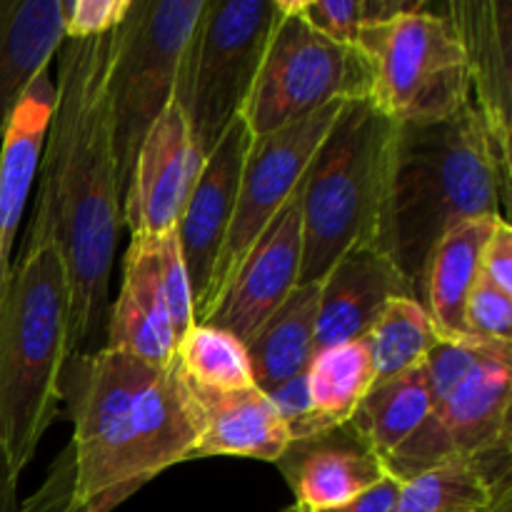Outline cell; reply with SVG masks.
Listing matches in <instances>:
<instances>
[{
	"mask_svg": "<svg viewBox=\"0 0 512 512\" xmlns=\"http://www.w3.org/2000/svg\"><path fill=\"white\" fill-rule=\"evenodd\" d=\"M113 33L63 38L55 103L38 163V193L25 243H53L70 285V355L105 340L110 273L123 228L108 73Z\"/></svg>",
	"mask_w": 512,
	"mask_h": 512,
	"instance_id": "1",
	"label": "cell"
},
{
	"mask_svg": "<svg viewBox=\"0 0 512 512\" xmlns=\"http://www.w3.org/2000/svg\"><path fill=\"white\" fill-rule=\"evenodd\" d=\"M73 418V500L113 510L148 480L193 460L200 423L178 360L145 363L120 350L73 353L63 370Z\"/></svg>",
	"mask_w": 512,
	"mask_h": 512,
	"instance_id": "2",
	"label": "cell"
},
{
	"mask_svg": "<svg viewBox=\"0 0 512 512\" xmlns=\"http://www.w3.org/2000/svg\"><path fill=\"white\" fill-rule=\"evenodd\" d=\"M503 183L473 105L438 123H398L375 248L395 265L423 303L435 245L473 218H505Z\"/></svg>",
	"mask_w": 512,
	"mask_h": 512,
	"instance_id": "3",
	"label": "cell"
},
{
	"mask_svg": "<svg viewBox=\"0 0 512 512\" xmlns=\"http://www.w3.org/2000/svg\"><path fill=\"white\" fill-rule=\"evenodd\" d=\"M70 285L53 243H25L0 305V445L20 478L63 403Z\"/></svg>",
	"mask_w": 512,
	"mask_h": 512,
	"instance_id": "4",
	"label": "cell"
},
{
	"mask_svg": "<svg viewBox=\"0 0 512 512\" xmlns=\"http://www.w3.org/2000/svg\"><path fill=\"white\" fill-rule=\"evenodd\" d=\"M395 120L370 98L345 100L300 183V285L320 283L360 245H375Z\"/></svg>",
	"mask_w": 512,
	"mask_h": 512,
	"instance_id": "5",
	"label": "cell"
},
{
	"mask_svg": "<svg viewBox=\"0 0 512 512\" xmlns=\"http://www.w3.org/2000/svg\"><path fill=\"white\" fill-rule=\"evenodd\" d=\"M280 15V0H205L173 95L203 155L243 113Z\"/></svg>",
	"mask_w": 512,
	"mask_h": 512,
	"instance_id": "6",
	"label": "cell"
},
{
	"mask_svg": "<svg viewBox=\"0 0 512 512\" xmlns=\"http://www.w3.org/2000/svg\"><path fill=\"white\" fill-rule=\"evenodd\" d=\"M205 0H130L113 30L108 100L120 200L145 135L173 103L185 43Z\"/></svg>",
	"mask_w": 512,
	"mask_h": 512,
	"instance_id": "7",
	"label": "cell"
},
{
	"mask_svg": "<svg viewBox=\"0 0 512 512\" xmlns=\"http://www.w3.org/2000/svg\"><path fill=\"white\" fill-rule=\"evenodd\" d=\"M355 50L368 63V98L395 123H438L470 105L463 40L428 3L365 30Z\"/></svg>",
	"mask_w": 512,
	"mask_h": 512,
	"instance_id": "8",
	"label": "cell"
},
{
	"mask_svg": "<svg viewBox=\"0 0 512 512\" xmlns=\"http://www.w3.org/2000/svg\"><path fill=\"white\" fill-rule=\"evenodd\" d=\"M512 343L495 348L425 423L383 460L390 478L408 483L455 460H473L493 488L512 483Z\"/></svg>",
	"mask_w": 512,
	"mask_h": 512,
	"instance_id": "9",
	"label": "cell"
},
{
	"mask_svg": "<svg viewBox=\"0 0 512 512\" xmlns=\"http://www.w3.org/2000/svg\"><path fill=\"white\" fill-rule=\"evenodd\" d=\"M278 25L265 48L243 108L250 135L275 133L340 100L368 98V63L355 48L333 43L280 0Z\"/></svg>",
	"mask_w": 512,
	"mask_h": 512,
	"instance_id": "10",
	"label": "cell"
},
{
	"mask_svg": "<svg viewBox=\"0 0 512 512\" xmlns=\"http://www.w3.org/2000/svg\"><path fill=\"white\" fill-rule=\"evenodd\" d=\"M343 105L345 100H340V103L328 105V108L318 110V113L308 115L298 123H290L275 133L253 138L248 155H245L228 235H225L223 250H220L208 285V295H205V303L195 323H203L208 318L210 310L215 308L220 295L233 280V275L238 273L245 255L253 250L260 235L275 220V215L285 208V203L300 188L315 150L320 148L325 133L335 123Z\"/></svg>",
	"mask_w": 512,
	"mask_h": 512,
	"instance_id": "11",
	"label": "cell"
},
{
	"mask_svg": "<svg viewBox=\"0 0 512 512\" xmlns=\"http://www.w3.org/2000/svg\"><path fill=\"white\" fill-rule=\"evenodd\" d=\"M440 13L448 15L463 40L470 70V105L483 123L500 178L510 188L512 3L508 0H448Z\"/></svg>",
	"mask_w": 512,
	"mask_h": 512,
	"instance_id": "12",
	"label": "cell"
},
{
	"mask_svg": "<svg viewBox=\"0 0 512 512\" xmlns=\"http://www.w3.org/2000/svg\"><path fill=\"white\" fill-rule=\"evenodd\" d=\"M303 268V215L300 188L275 215L258 243L253 245L238 273L208 318L198 325H213L248 343L250 335L288 300L300 285Z\"/></svg>",
	"mask_w": 512,
	"mask_h": 512,
	"instance_id": "13",
	"label": "cell"
},
{
	"mask_svg": "<svg viewBox=\"0 0 512 512\" xmlns=\"http://www.w3.org/2000/svg\"><path fill=\"white\" fill-rule=\"evenodd\" d=\"M203 163L205 155L173 100L145 135L123 195V223L130 235H163L178 228Z\"/></svg>",
	"mask_w": 512,
	"mask_h": 512,
	"instance_id": "14",
	"label": "cell"
},
{
	"mask_svg": "<svg viewBox=\"0 0 512 512\" xmlns=\"http://www.w3.org/2000/svg\"><path fill=\"white\" fill-rule=\"evenodd\" d=\"M250 143H253V135L245 125L243 115H238L230 128L220 135L215 148L205 155L203 170L195 180L193 193H190L178 228H175L185 270H188L195 318L205 303L215 263H218L225 235H228Z\"/></svg>",
	"mask_w": 512,
	"mask_h": 512,
	"instance_id": "15",
	"label": "cell"
},
{
	"mask_svg": "<svg viewBox=\"0 0 512 512\" xmlns=\"http://www.w3.org/2000/svg\"><path fill=\"white\" fill-rule=\"evenodd\" d=\"M275 465L293 493V508L300 512L343 508L388 478L383 458L350 420L323 433L290 440Z\"/></svg>",
	"mask_w": 512,
	"mask_h": 512,
	"instance_id": "16",
	"label": "cell"
},
{
	"mask_svg": "<svg viewBox=\"0 0 512 512\" xmlns=\"http://www.w3.org/2000/svg\"><path fill=\"white\" fill-rule=\"evenodd\" d=\"M400 295L413 298V290L375 245H360L345 253L320 280L315 353L360 343L385 305Z\"/></svg>",
	"mask_w": 512,
	"mask_h": 512,
	"instance_id": "17",
	"label": "cell"
},
{
	"mask_svg": "<svg viewBox=\"0 0 512 512\" xmlns=\"http://www.w3.org/2000/svg\"><path fill=\"white\" fill-rule=\"evenodd\" d=\"M103 348L155 365L175 360L178 335L160 275L158 235H130L123 258V283L118 300L110 305Z\"/></svg>",
	"mask_w": 512,
	"mask_h": 512,
	"instance_id": "18",
	"label": "cell"
},
{
	"mask_svg": "<svg viewBox=\"0 0 512 512\" xmlns=\"http://www.w3.org/2000/svg\"><path fill=\"white\" fill-rule=\"evenodd\" d=\"M53 103L55 83L50 68H43L15 105L0 140V305L13 273V245L38 175Z\"/></svg>",
	"mask_w": 512,
	"mask_h": 512,
	"instance_id": "19",
	"label": "cell"
},
{
	"mask_svg": "<svg viewBox=\"0 0 512 512\" xmlns=\"http://www.w3.org/2000/svg\"><path fill=\"white\" fill-rule=\"evenodd\" d=\"M190 393L200 423L193 460L233 455L275 463L290 445L283 418L258 388L220 393L190 383Z\"/></svg>",
	"mask_w": 512,
	"mask_h": 512,
	"instance_id": "20",
	"label": "cell"
},
{
	"mask_svg": "<svg viewBox=\"0 0 512 512\" xmlns=\"http://www.w3.org/2000/svg\"><path fill=\"white\" fill-rule=\"evenodd\" d=\"M63 43L60 0H0V140L28 85Z\"/></svg>",
	"mask_w": 512,
	"mask_h": 512,
	"instance_id": "21",
	"label": "cell"
},
{
	"mask_svg": "<svg viewBox=\"0 0 512 512\" xmlns=\"http://www.w3.org/2000/svg\"><path fill=\"white\" fill-rule=\"evenodd\" d=\"M498 220L473 218L443 235L430 255L423 305L438 340L463 338V310L480 280V258Z\"/></svg>",
	"mask_w": 512,
	"mask_h": 512,
	"instance_id": "22",
	"label": "cell"
},
{
	"mask_svg": "<svg viewBox=\"0 0 512 512\" xmlns=\"http://www.w3.org/2000/svg\"><path fill=\"white\" fill-rule=\"evenodd\" d=\"M318 295L320 283L298 285L245 343L253 383L260 393H268L308 370L315 355Z\"/></svg>",
	"mask_w": 512,
	"mask_h": 512,
	"instance_id": "23",
	"label": "cell"
},
{
	"mask_svg": "<svg viewBox=\"0 0 512 512\" xmlns=\"http://www.w3.org/2000/svg\"><path fill=\"white\" fill-rule=\"evenodd\" d=\"M430 413H433V398L420 365L408 373L375 383L350 423L385 460L425 423Z\"/></svg>",
	"mask_w": 512,
	"mask_h": 512,
	"instance_id": "24",
	"label": "cell"
},
{
	"mask_svg": "<svg viewBox=\"0 0 512 512\" xmlns=\"http://www.w3.org/2000/svg\"><path fill=\"white\" fill-rule=\"evenodd\" d=\"M308 398L318 433L348 423L375 385V368L365 343L320 350L308 370Z\"/></svg>",
	"mask_w": 512,
	"mask_h": 512,
	"instance_id": "25",
	"label": "cell"
},
{
	"mask_svg": "<svg viewBox=\"0 0 512 512\" xmlns=\"http://www.w3.org/2000/svg\"><path fill=\"white\" fill-rule=\"evenodd\" d=\"M375 368V383L420 368L438 343L430 315L413 298H393L363 338Z\"/></svg>",
	"mask_w": 512,
	"mask_h": 512,
	"instance_id": "26",
	"label": "cell"
},
{
	"mask_svg": "<svg viewBox=\"0 0 512 512\" xmlns=\"http://www.w3.org/2000/svg\"><path fill=\"white\" fill-rule=\"evenodd\" d=\"M175 360L198 388L220 393L255 388L245 343L213 325L195 323L178 343Z\"/></svg>",
	"mask_w": 512,
	"mask_h": 512,
	"instance_id": "27",
	"label": "cell"
},
{
	"mask_svg": "<svg viewBox=\"0 0 512 512\" xmlns=\"http://www.w3.org/2000/svg\"><path fill=\"white\" fill-rule=\"evenodd\" d=\"M500 490L473 460H455L403 483L395 512H483Z\"/></svg>",
	"mask_w": 512,
	"mask_h": 512,
	"instance_id": "28",
	"label": "cell"
},
{
	"mask_svg": "<svg viewBox=\"0 0 512 512\" xmlns=\"http://www.w3.org/2000/svg\"><path fill=\"white\" fill-rule=\"evenodd\" d=\"M295 15L345 48H358L365 30L425 8L423 0H290Z\"/></svg>",
	"mask_w": 512,
	"mask_h": 512,
	"instance_id": "29",
	"label": "cell"
},
{
	"mask_svg": "<svg viewBox=\"0 0 512 512\" xmlns=\"http://www.w3.org/2000/svg\"><path fill=\"white\" fill-rule=\"evenodd\" d=\"M463 338L512 343V295L478 280L463 310Z\"/></svg>",
	"mask_w": 512,
	"mask_h": 512,
	"instance_id": "30",
	"label": "cell"
},
{
	"mask_svg": "<svg viewBox=\"0 0 512 512\" xmlns=\"http://www.w3.org/2000/svg\"><path fill=\"white\" fill-rule=\"evenodd\" d=\"M158 255H160V275H163L165 300H168V313L173 320V330L178 335V343L185 338L195 325V305L190 293L188 270H185L183 253L175 230L158 235Z\"/></svg>",
	"mask_w": 512,
	"mask_h": 512,
	"instance_id": "31",
	"label": "cell"
},
{
	"mask_svg": "<svg viewBox=\"0 0 512 512\" xmlns=\"http://www.w3.org/2000/svg\"><path fill=\"white\" fill-rule=\"evenodd\" d=\"M130 0H60L63 38L88 40L108 35L123 23Z\"/></svg>",
	"mask_w": 512,
	"mask_h": 512,
	"instance_id": "32",
	"label": "cell"
},
{
	"mask_svg": "<svg viewBox=\"0 0 512 512\" xmlns=\"http://www.w3.org/2000/svg\"><path fill=\"white\" fill-rule=\"evenodd\" d=\"M18 512H108L105 505H80L73 500V480H70L68 450L60 455V463L50 473L48 483L23 505Z\"/></svg>",
	"mask_w": 512,
	"mask_h": 512,
	"instance_id": "33",
	"label": "cell"
},
{
	"mask_svg": "<svg viewBox=\"0 0 512 512\" xmlns=\"http://www.w3.org/2000/svg\"><path fill=\"white\" fill-rule=\"evenodd\" d=\"M480 280L512 295V228L510 220H498L480 258Z\"/></svg>",
	"mask_w": 512,
	"mask_h": 512,
	"instance_id": "34",
	"label": "cell"
},
{
	"mask_svg": "<svg viewBox=\"0 0 512 512\" xmlns=\"http://www.w3.org/2000/svg\"><path fill=\"white\" fill-rule=\"evenodd\" d=\"M400 488H403V483L388 475V478L380 480L378 485L365 490L363 495L350 500L348 505L328 510V512H395V505H398V498H400ZM288 512H300V510L290 508Z\"/></svg>",
	"mask_w": 512,
	"mask_h": 512,
	"instance_id": "35",
	"label": "cell"
},
{
	"mask_svg": "<svg viewBox=\"0 0 512 512\" xmlns=\"http://www.w3.org/2000/svg\"><path fill=\"white\" fill-rule=\"evenodd\" d=\"M18 475L10 470L8 455L0 445V512H18Z\"/></svg>",
	"mask_w": 512,
	"mask_h": 512,
	"instance_id": "36",
	"label": "cell"
},
{
	"mask_svg": "<svg viewBox=\"0 0 512 512\" xmlns=\"http://www.w3.org/2000/svg\"><path fill=\"white\" fill-rule=\"evenodd\" d=\"M483 512H512V485L510 488L500 490Z\"/></svg>",
	"mask_w": 512,
	"mask_h": 512,
	"instance_id": "37",
	"label": "cell"
}]
</instances>
